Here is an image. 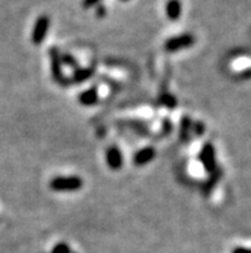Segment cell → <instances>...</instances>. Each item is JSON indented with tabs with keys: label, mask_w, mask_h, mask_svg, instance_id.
<instances>
[{
	"label": "cell",
	"mask_w": 251,
	"mask_h": 253,
	"mask_svg": "<svg viewBox=\"0 0 251 253\" xmlns=\"http://www.w3.org/2000/svg\"><path fill=\"white\" fill-rule=\"evenodd\" d=\"M99 3H102V0H83L82 6L85 9H87V8H92V6L98 5Z\"/></svg>",
	"instance_id": "14"
},
{
	"label": "cell",
	"mask_w": 251,
	"mask_h": 253,
	"mask_svg": "<svg viewBox=\"0 0 251 253\" xmlns=\"http://www.w3.org/2000/svg\"><path fill=\"white\" fill-rule=\"evenodd\" d=\"M166 13L168 19L171 21H177L181 17L182 4L179 0H168L166 5Z\"/></svg>",
	"instance_id": "7"
},
{
	"label": "cell",
	"mask_w": 251,
	"mask_h": 253,
	"mask_svg": "<svg viewBox=\"0 0 251 253\" xmlns=\"http://www.w3.org/2000/svg\"><path fill=\"white\" fill-rule=\"evenodd\" d=\"M78 99H80V103L81 104H83V106H92V104H95L99 99L98 90H96L95 87L85 90L83 93L80 94Z\"/></svg>",
	"instance_id": "8"
},
{
	"label": "cell",
	"mask_w": 251,
	"mask_h": 253,
	"mask_svg": "<svg viewBox=\"0 0 251 253\" xmlns=\"http://www.w3.org/2000/svg\"><path fill=\"white\" fill-rule=\"evenodd\" d=\"M105 157H107V165L111 170H119L123 165V156L117 147L108 148Z\"/></svg>",
	"instance_id": "5"
},
{
	"label": "cell",
	"mask_w": 251,
	"mask_h": 253,
	"mask_svg": "<svg viewBox=\"0 0 251 253\" xmlns=\"http://www.w3.org/2000/svg\"><path fill=\"white\" fill-rule=\"evenodd\" d=\"M105 8L103 5H99L98 10H96V14H98V17H104L105 16Z\"/></svg>",
	"instance_id": "15"
},
{
	"label": "cell",
	"mask_w": 251,
	"mask_h": 253,
	"mask_svg": "<svg viewBox=\"0 0 251 253\" xmlns=\"http://www.w3.org/2000/svg\"><path fill=\"white\" fill-rule=\"evenodd\" d=\"M92 72H94L92 68H77L73 74V81H76V83H82V81L90 79Z\"/></svg>",
	"instance_id": "10"
},
{
	"label": "cell",
	"mask_w": 251,
	"mask_h": 253,
	"mask_svg": "<svg viewBox=\"0 0 251 253\" xmlns=\"http://www.w3.org/2000/svg\"><path fill=\"white\" fill-rule=\"evenodd\" d=\"M50 253H71V248L66 243H58Z\"/></svg>",
	"instance_id": "11"
},
{
	"label": "cell",
	"mask_w": 251,
	"mask_h": 253,
	"mask_svg": "<svg viewBox=\"0 0 251 253\" xmlns=\"http://www.w3.org/2000/svg\"><path fill=\"white\" fill-rule=\"evenodd\" d=\"M61 62L64 64H68V66H71V67H73L77 70V63L76 61H74V58L72 57V55H68V54H64L63 57H61Z\"/></svg>",
	"instance_id": "13"
},
{
	"label": "cell",
	"mask_w": 251,
	"mask_h": 253,
	"mask_svg": "<svg viewBox=\"0 0 251 253\" xmlns=\"http://www.w3.org/2000/svg\"><path fill=\"white\" fill-rule=\"evenodd\" d=\"M195 44V36L192 34H183L168 39L164 44V49L167 51H178L182 49H187Z\"/></svg>",
	"instance_id": "2"
},
{
	"label": "cell",
	"mask_w": 251,
	"mask_h": 253,
	"mask_svg": "<svg viewBox=\"0 0 251 253\" xmlns=\"http://www.w3.org/2000/svg\"><path fill=\"white\" fill-rule=\"evenodd\" d=\"M61 58L55 53V50H51V66H53V74L55 76V80L61 83L62 72H61Z\"/></svg>",
	"instance_id": "9"
},
{
	"label": "cell",
	"mask_w": 251,
	"mask_h": 253,
	"mask_svg": "<svg viewBox=\"0 0 251 253\" xmlns=\"http://www.w3.org/2000/svg\"><path fill=\"white\" fill-rule=\"evenodd\" d=\"M122 1H127V0H122Z\"/></svg>",
	"instance_id": "17"
},
{
	"label": "cell",
	"mask_w": 251,
	"mask_h": 253,
	"mask_svg": "<svg viewBox=\"0 0 251 253\" xmlns=\"http://www.w3.org/2000/svg\"><path fill=\"white\" fill-rule=\"evenodd\" d=\"M49 27H50V19H49V17L45 16V14L38 17L36 19L34 30H32V42L36 45L41 44L44 42L46 34H48Z\"/></svg>",
	"instance_id": "3"
},
{
	"label": "cell",
	"mask_w": 251,
	"mask_h": 253,
	"mask_svg": "<svg viewBox=\"0 0 251 253\" xmlns=\"http://www.w3.org/2000/svg\"><path fill=\"white\" fill-rule=\"evenodd\" d=\"M232 253H251V250H248V248L239 247V248H236V250L233 251Z\"/></svg>",
	"instance_id": "16"
},
{
	"label": "cell",
	"mask_w": 251,
	"mask_h": 253,
	"mask_svg": "<svg viewBox=\"0 0 251 253\" xmlns=\"http://www.w3.org/2000/svg\"><path fill=\"white\" fill-rule=\"evenodd\" d=\"M155 157V149L153 147L143 148L141 151L137 152L134 157V164L136 166H143V165L149 164Z\"/></svg>",
	"instance_id": "6"
},
{
	"label": "cell",
	"mask_w": 251,
	"mask_h": 253,
	"mask_svg": "<svg viewBox=\"0 0 251 253\" xmlns=\"http://www.w3.org/2000/svg\"><path fill=\"white\" fill-rule=\"evenodd\" d=\"M162 103L163 104H166L168 108H175L177 102H176L175 96L173 95H163L162 96Z\"/></svg>",
	"instance_id": "12"
},
{
	"label": "cell",
	"mask_w": 251,
	"mask_h": 253,
	"mask_svg": "<svg viewBox=\"0 0 251 253\" xmlns=\"http://www.w3.org/2000/svg\"><path fill=\"white\" fill-rule=\"evenodd\" d=\"M83 185V181L80 176H58L51 180L49 186L54 192L71 193L80 190Z\"/></svg>",
	"instance_id": "1"
},
{
	"label": "cell",
	"mask_w": 251,
	"mask_h": 253,
	"mask_svg": "<svg viewBox=\"0 0 251 253\" xmlns=\"http://www.w3.org/2000/svg\"><path fill=\"white\" fill-rule=\"evenodd\" d=\"M200 161L208 172H213L215 169V157H214V148L212 144H205L201 149Z\"/></svg>",
	"instance_id": "4"
}]
</instances>
